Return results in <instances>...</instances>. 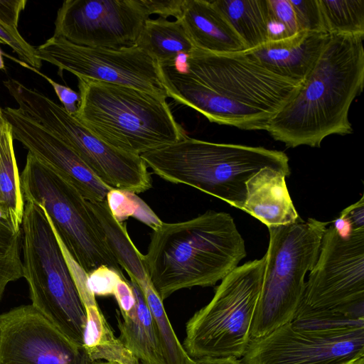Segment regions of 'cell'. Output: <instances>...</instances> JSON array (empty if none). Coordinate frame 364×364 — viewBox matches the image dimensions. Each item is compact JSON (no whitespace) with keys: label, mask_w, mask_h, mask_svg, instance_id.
<instances>
[{"label":"cell","mask_w":364,"mask_h":364,"mask_svg":"<svg viewBox=\"0 0 364 364\" xmlns=\"http://www.w3.org/2000/svg\"><path fill=\"white\" fill-rule=\"evenodd\" d=\"M354 364H364V356L360 357L354 363Z\"/></svg>","instance_id":"cell-40"},{"label":"cell","mask_w":364,"mask_h":364,"mask_svg":"<svg viewBox=\"0 0 364 364\" xmlns=\"http://www.w3.org/2000/svg\"><path fill=\"white\" fill-rule=\"evenodd\" d=\"M4 119V115H3V112H2V109L0 108V122Z\"/></svg>","instance_id":"cell-42"},{"label":"cell","mask_w":364,"mask_h":364,"mask_svg":"<svg viewBox=\"0 0 364 364\" xmlns=\"http://www.w3.org/2000/svg\"><path fill=\"white\" fill-rule=\"evenodd\" d=\"M212 2L239 35L247 50L269 40L267 0H214Z\"/></svg>","instance_id":"cell-25"},{"label":"cell","mask_w":364,"mask_h":364,"mask_svg":"<svg viewBox=\"0 0 364 364\" xmlns=\"http://www.w3.org/2000/svg\"><path fill=\"white\" fill-rule=\"evenodd\" d=\"M20 183L25 202L44 209L55 234L86 274L106 266L124 277L87 200L70 181L28 152Z\"/></svg>","instance_id":"cell-9"},{"label":"cell","mask_w":364,"mask_h":364,"mask_svg":"<svg viewBox=\"0 0 364 364\" xmlns=\"http://www.w3.org/2000/svg\"><path fill=\"white\" fill-rule=\"evenodd\" d=\"M27 2L26 0H0V21L10 28L18 29L20 14Z\"/></svg>","instance_id":"cell-35"},{"label":"cell","mask_w":364,"mask_h":364,"mask_svg":"<svg viewBox=\"0 0 364 364\" xmlns=\"http://www.w3.org/2000/svg\"><path fill=\"white\" fill-rule=\"evenodd\" d=\"M4 68H5V65H4V62L3 60L2 52L0 50V70H4Z\"/></svg>","instance_id":"cell-39"},{"label":"cell","mask_w":364,"mask_h":364,"mask_svg":"<svg viewBox=\"0 0 364 364\" xmlns=\"http://www.w3.org/2000/svg\"><path fill=\"white\" fill-rule=\"evenodd\" d=\"M363 38L329 34L294 98L270 121L266 131L275 140L289 148L320 147L329 135L353 132L348 112L363 87Z\"/></svg>","instance_id":"cell-2"},{"label":"cell","mask_w":364,"mask_h":364,"mask_svg":"<svg viewBox=\"0 0 364 364\" xmlns=\"http://www.w3.org/2000/svg\"><path fill=\"white\" fill-rule=\"evenodd\" d=\"M190 364H242L240 359L228 357L192 360Z\"/></svg>","instance_id":"cell-38"},{"label":"cell","mask_w":364,"mask_h":364,"mask_svg":"<svg viewBox=\"0 0 364 364\" xmlns=\"http://www.w3.org/2000/svg\"><path fill=\"white\" fill-rule=\"evenodd\" d=\"M95 364H120V363H112V362H100V363H96Z\"/></svg>","instance_id":"cell-41"},{"label":"cell","mask_w":364,"mask_h":364,"mask_svg":"<svg viewBox=\"0 0 364 364\" xmlns=\"http://www.w3.org/2000/svg\"><path fill=\"white\" fill-rule=\"evenodd\" d=\"M269 16V40L293 36L299 32L289 0H267Z\"/></svg>","instance_id":"cell-30"},{"label":"cell","mask_w":364,"mask_h":364,"mask_svg":"<svg viewBox=\"0 0 364 364\" xmlns=\"http://www.w3.org/2000/svg\"><path fill=\"white\" fill-rule=\"evenodd\" d=\"M1 219H2V218H1V214H0V220H1ZM3 220H4V219H3Z\"/></svg>","instance_id":"cell-43"},{"label":"cell","mask_w":364,"mask_h":364,"mask_svg":"<svg viewBox=\"0 0 364 364\" xmlns=\"http://www.w3.org/2000/svg\"><path fill=\"white\" fill-rule=\"evenodd\" d=\"M286 175L265 167L246 183V198L242 210L267 228L294 223L301 219L289 193Z\"/></svg>","instance_id":"cell-19"},{"label":"cell","mask_w":364,"mask_h":364,"mask_svg":"<svg viewBox=\"0 0 364 364\" xmlns=\"http://www.w3.org/2000/svg\"><path fill=\"white\" fill-rule=\"evenodd\" d=\"M301 333L340 338L364 332V301L342 309H315L302 302L290 322Z\"/></svg>","instance_id":"cell-21"},{"label":"cell","mask_w":364,"mask_h":364,"mask_svg":"<svg viewBox=\"0 0 364 364\" xmlns=\"http://www.w3.org/2000/svg\"><path fill=\"white\" fill-rule=\"evenodd\" d=\"M80 101L74 117L95 136L141 155L186 136L166 98L132 87L78 78Z\"/></svg>","instance_id":"cell-5"},{"label":"cell","mask_w":364,"mask_h":364,"mask_svg":"<svg viewBox=\"0 0 364 364\" xmlns=\"http://www.w3.org/2000/svg\"><path fill=\"white\" fill-rule=\"evenodd\" d=\"M95 363L31 304L0 315V364Z\"/></svg>","instance_id":"cell-14"},{"label":"cell","mask_w":364,"mask_h":364,"mask_svg":"<svg viewBox=\"0 0 364 364\" xmlns=\"http://www.w3.org/2000/svg\"><path fill=\"white\" fill-rule=\"evenodd\" d=\"M178 19L197 49L219 54L247 50L242 40L212 1L183 0Z\"/></svg>","instance_id":"cell-18"},{"label":"cell","mask_w":364,"mask_h":364,"mask_svg":"<svg viewBox=\"0 0 364 364\" xmlns=\"http://www.w3.org/2000/svg\"><path fill=\"white\" fill-rule=\"evenodd\" d=\"M22 234L0 220V301L7 284L23 277Z\"/></svg>","instance_id":"cell-28"},{"label":"cell","mask_w":364,"mask_h":364,"mask_svg":"<svg viewBox=\"0 0 364 364\" xmlns=\"http://www.w3.org/2000/svg\"><path fill=\"white\" fill-rule=\"evenodd\" d=\"M106 200L112 215L119 222L132 216L152 230L156 229L163 223L146 203L134 193L111 189Z\"/></svg>","instance_id":"cell-29"},{"label":"cell","mask_w":364,"mask_h":364,"mask_svg":"<svg viewBox=\"0 0 364 364\" xmlns=\"http://www.w3.org/2000/svg\"><path fill=\"white\" fill-rule=\"evenodd\" d=\"M159 68L168 97L210 122L244 130L266 131L301 83L268 70L245 51L219 54L195 48L182 64Z\"/></svg>","instance_id":"cell-1"},{"label":"cell","mask_w":364,"mask_h":364,"mask_svg":"<svg viewBox=\"0 0 364 364\" xmlns=\"http://www.w3.org/2000/svg\"><path fill=\"white\" fill-rule=\"evenodd\" d=\"M12 129L0 122V214L16 231L21 230L25 200L14 149Z\"/></svg>","instance_id":"cell-23"},{"label":"cell","mask_w":364,"mask_h":364,"mask_svg":"<svg viewBox=\"0 0 364 364\" xmlns=\"http://www.w3.org/2000/svg\"><path fill=\"white\" fill-rule=\"evenodd\" d=\"M364 356V332L340 338L299 333L287 323L251 338L242 364H354Z\"/></svg>","instance_id":"cell-15"},{"label":"cell","mask_w":364,"mask_h":364,"mask_svg":"<svg viewBox=\"0 0 364 364\" xmlns=\"http://www.w3.org/2000/svg\"><path fill=\"white\" fill-rule=\"evenodd\" d=\"M41 60L68 71L77 78L132 87L162 97L164 89L159 65L136 46L117 49L74 44L54 36L36 48Z\"/></svg>","instance_id":"cell-11"},{"label":"cell","mask_w":364,"mask_h":364,"mask_svg":"<svg viewBox=\"0 0 364 364\" xmlns=\"http://www.w3.org/2000/svg\"><path fill=\"white\" fill-rule=\"evenodd\" d=\"M265 264L264 255L237 267L188 320L183 347L191 359L242 357L251 340Z\"/></svg>","instance_id":"cell-8"},{"label":"cell","mask_w":364,"mask_h":364,"mask_svg":"<svg viewBox=\"0 0 364 364\" xmlns=\"http://www.w3.org/2000/svg\"><path fill=\"white\" fill-rule=\"evenodd\" d=\"M21 228L23 277L31 305L72 343L84 348L85 306L44 209L25 202Z\"/></svg>","instance_id":"cell-6"},{"label":"cell","mask_w":364,"mask_h":364,"mask_svg":"<svg viewBox=\"0 0 364 364\" xmlns=\"http://www.w3.org/2000/svg\"><path fill=\"white\" fill-rule=\"evenodd\" d=\"M152 14V0H66L58 10L53 36L87 47H132Z\"/></svg>","instance_id":"cell-12"},{"label":"cell","mask_w":364,"mask_h":364,"mask_svg":"<svg viewBox=\"0 0 364 364\" xmlns=\"http://www.w3.org/2000/svg\"><path fill=\"white\" fill-rule=\"evenodd\" d=\"M129 279L135 304L129 311L121 313L122 320L117 316L118 338L140 364H166L156 326L143 293L137 283Z\"/></svg>","instance_id":"cell-20"},{"label":"cell","mask_w":364,"mask_h":364,"mask_svg":"<svg viewBox=\"0 0 364 364\" xmlns=\"http://www.w3.org/2000/svg\"><path fill=\"white\" fill-rule=\"evenodd\" d=\"M364 301V229L342 236L333 224L322 236L302 303L315 309H341Z\"/></svg>","instance_id":"cell-13"},{"label":"cell","mask_w":364,"mask_h":364,"mask_svg":"<svg viewBox=\"0 0 364 364\" xmlns=\"http://www.w3.org/2000/svg\"><path fill=\"white\" fill-rule=\"evenodd\" d=\"M118 304L121 313H125L132 309L135 304V296L127 279H120L113 295Z\"/></svg>","instance_id":"cell-37"},{"label":"cell","mask_w":364,"mask_h":364,"mask_svg":"<svg viewBox=\"0 0 364 364\" xmlns=\"http://www.w3.org/2000/svg\"><path fill=\"white\" fill-rule=\"evenodd\" d=\"M350 226V232L364 229V198L344 209L339 215Z\"/></svg>","instance_id":"cell-36"},{"label":"cell","mask_w":364,"mask_h":364,"mask_svg":"<svg viewBox=\"0 0 364 364\" xmlns=\"http://www.w3.org/2000/svg\"><path fill=\"white\" fill-rule=\"evenodd\" d=\"M136 46L158 65L173 63L196 48L180 19L169 21L163 17L146 21Z\"/></svg>","instance_id":"cell-24"},{"label":"cell","mask_w":364,"mask_h":364,"mask_svg":"<svg viewBox=\"0 0 364 364\" xmlns=\"http://www.w3.org/2000/svg\"><path fill=\"white\" fill-rule=\"evenodd\" d=\"M147 168L166 181L185 184L240 209L246 183L265 167L291 173L289 158L262 146L210 142L188 137L140 155Z\"/></svg>","instance_id":"cell-4"},{"label":"cell","mask_w":364,"mask_h":364,"mask_svg":"<svg viewBox=\"0 0 364 364\" xmlns=\"http://www.w3.org/2000/svg\"><path fill=\"white\" fill-rule=\"evenodd\" d=\"M328 34L364 36V0H319Z\"/></svg>","instance_id":"cell-27"},{"label":"cell","mask_w":364,"mask_h":364,"mask_svg":"<svg viewBox=\"0 0 364 364\" xmlns=\"http://www.w3.org/2000/svg\"><path fill=\"white\" fill-rule=\"evenodd\" d=\"M10 58L13 59L22 67L27 68L45 78L53 87L55 94L63 104V107L65 111L73 116L76 114L80 101V96L79 93L67 86L55 82L53 80L42 73L38 70L31 67L21 60H18L12 57Z\"/></svg>","instance_id":"cell-34"},{"label":"cell","mask_w":364,"mask_h":364,"mask_svg":"<svg viewBox=\"0 0 364 364\" xmlns=\"http://www.w3.org/2000/svg\"><path fill=\"white\" fill-rule=\"evenodd\" d=\"M18 109L68 145L102 182L135 194L152 186L147 166L139 155L105 143L60 106L20 81L4 82Z\"/></svg>","instance_id":"cell-10"},{"label":"cell","mask_w":364,"mask_h":364,"mask_svg":"<svg viewBox=\"0 0 364 364\" xmlns=\"http://www.w3.org/2000/svg\"><path fill=\"white\" fill-rule=\"evenodd\" d=\"M126 279L114 269L102 266L87 274V284L89 289L96 296L114 295L117 284Z\"/></svg>","instance_id":"cell-33"},{"label":"cell","mask_w":364,"mask_h":364,"mask_svg":"<svg viewBox=\"0 0 364 364\" xmlns=\"http://www.w3.org/2000/svg\"><path fill=\"white\" fill-rule=\"evenodd\" d=\"M139 287L156 326L166 364H190L193 359L179 342L166 313L163 300L150 280Z\"/></svg>","instance_id":"cell-26"},{"label":"cell","mask_w":364,"mask_h":364,"mask_svg":"<svg viewBox=\"0 0 364 364\" xmlns=\"http://www.w3.org/2000/svg\"><path fill=\"white\" fill-rule=\"evenodd\" d=\"M87 203L119 265L139 286L147 282L149 279L144 255L137 250L130 239L126 225L114 218L106 200L99 202L87 200Z\"/></svg>","instance_id":"cell-22"},{"label":"cell","mask_w":364,"mask_h":364,"mask_svg":"<svg viewBox=\"0 0 364 364\" xmlns=\"http://www.w3.org/2000/svg\"><path fill=\"white\" fill-rule=\"evenodd\" d=\"M14 139L43 164L65 178L88 201L106 200L112 189L102 182L68 145L18 108L2 109Z\"/></svg>","instance_id":"cell-16"},{"label":"cell","mask_w":364,"mask_h":364,"mask_svg":"<svg viewBox=\"0 0 364 364\" xmlns=\"http://www.w3.org/2000/svg\"><path fill=\"white\" fill-rule=\"evenodd\" d=\"M0 43L11 47L23 63L37 70L41 68L42 61L36 55V48L21 36L18 29L10 28L1 21Z\"/></svg>","instance_id":"cell-32"},{"label":"cell","mask_w":364,"mask_h":364,"mask_svg":"<svg viewBox=\"0 0 364 364\" xmlns=\"http://www.w3.org/2000/svg\"><path fill=\"white\" fill-rule=\"evenodd\" d=\"M329 34L299 31L293 36L271 40L245 53L268 70L302 82L311 70Z\"/></svg>","instance_id":"cell-17"},{"label":"cell","mask_w":364,"mask_h":364,"mask_svg":"<svg viewBox=\"0 0 364 364\" xmlns=\"http://www.w3.org/2000/svg\"><path fill=\"white\" fill-rule=\"evenodd\" d=\"M293 7L299 31L328 33L319 0H289Z\"/></svg>","instance_id":"cell-31"},{"label":"cell","mask_w":364,"mask_h":364,"mask_svg":"<svg viewBox=\"0 0 364 364\" xmlns=\"http://www.w3.org/2000/svg\"><path fill=\"white\" fill-rule=\"evenodd\" d=\"M245 240L232 217L209 210L191 219L153 230L144 255L149 279L164 301L195 287H211L246 257Z\"/></svg>","instance_id":"cell-3"},{"label":"cell","mask_w":364,"mask_h":364,"mask_svg":"<svg viewBox=\"0 0 364 364\" xmlns=\"http://www.w3.org/2000/svg\"><path fill=\"white\" fill-rule=\"evenodd\" d=\"M328 224L309 218L268 228L269 242L251 338L264 336L292 321L304 297L305 276L317 260Z\"/></svg>","instance_id":"cell-7"}]
</instances>
